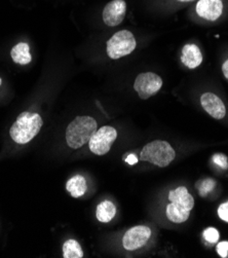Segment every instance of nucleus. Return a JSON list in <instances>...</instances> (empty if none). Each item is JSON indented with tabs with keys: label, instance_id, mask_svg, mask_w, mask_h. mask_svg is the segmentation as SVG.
Wrapping results in <instances>:
<instances>
[{
	"label": "nucleus",
	"instance_id": "dca6fc26",
	"mask_svg": "<svg viewBox=\"0 0 228 258\" xmlns=\"http://www.w3.org/2000/svg\"><path fill=\"white\" fill-rule=\"evenodd\" d=\"M116 214V207L111 201H103L101 202L96 210V217L97 219L102 222L107 223L110 222Z\"/></svg>",
	"mask_w": 228,
	"mask_h": 258
},
{
	"label": "nucleus",
	"instance_id": "0eeeda50",
	"mask_svg": "<svg viewBox=\"0 0 228 258\" xmlns=\"http://www.w3.org/2000/svg\"><path fill=\"white\" fill-rule=\"evenodd\" d=\"M151 237V229L146 225L130 228L122 238V246L128 251H135L147 244Z\"/></svg>",
	"mask_w": 228,
	"mask_h": 258
},
{
	"label": "nucleus",
	"instance_id": "9d476101",
	"mask_svg": "<svg viewBox=\"0 0 228 258\" xmlns=\"http://www.w3.org/2000/svg\"><path fill=\"white\" fill-rule=\"evenodd\" d=\"M224 5L222 0H198L195 6V13L201 19L215 22L221 18Z\"/></svg>",
	"mask_w": 228,
	"mask_h": 258
},
{
	"label": "nucleus",
	"instance_id": "39448f33",
	"mask_svg": "<svg viewBox=\"0 0 228 258\" xmlns=\"http://www.w3.org/2000/svg\"><path fill=\"white\" fill-rule=\"evenodd\" d=\"M117 138V131L113 126L104 125L95 132L89 141L90 150L96 156H104L111 149Z\"/></svg>",
	"mask_w": 228,
	"mask_h": 258
},
{
	"label": "nucleus",
	"instance_id": "aec40b11",
	"mask_svg": "<svg viewBox=\"0 0 228 258\" xmlns=\"http://www.w3.org/2000/svg\"><path fill=\"white\" fill-rule=\"evenodd\" d=\"M212 162L222 170H228V158L224 153H215L212 157Z\"/></svg>",
	"mask_w": 228,
	"mask_h": 258
},
{
	"label": "nucleus",
	"instance_id": "ddd939ff",
	"mask_svg": "<svg viewBox=\"0 0 228 258\" xmlns=\"http://www.w3.org/2000/svg\"><path fill=\"white\" fill-rule=\"evenodd\" d=\"M11 56L13 61L20 65H27L32 61L30 46L26 42H19L18 44H16L12 48Z\"/></svg>",
	"mask_w": 228,
	"mask_h": 258
},
{
	"label": "nucleus",
	"instance_id": "a878e982",
	"mask_svg": "<svg viewBox=\"0 0 228 258\" xmlns=\"http://www.w3.org/2000/svg\"><path fill=\"white\" fill-rule=\"evenodd\" d=\"M2 83H3V81H2V79H0V86H2Z\"/></svg>",
	"mask_w": 228,
	"mask_h": 258
},
{
	"label": "nucleus",
	"instance_id": "f257e3e1",
	"mask_svg": "<svg viewBox=\"0 0 228 258\" xmlns=\"http://www.w3.org/2000/svg\"><path fill=\"white\" fill-rule=\"evenodd\" d=\"M96 119L89 115L76 116L67 126L65 138L67 145L72 149H79L89 143L97 131Z\"/></svg>",
	"mask_w": 228,
	"mask_h": 258
},
{
	"label": "nucleus",
	"instance_id": "423d86ee",
	"mask_svg": "<svg viewBox=\"0 0 228 258\" xmlns=\"http://www.w3.org/2000/svg\"><path fill=\"white\" fill-rule=\"evenodd\" d=\"M162 77L154 72L140 73L135 80L134 90L142 100L155 96L163 88Z\"/></svg>",
	"mask_w": 228,
	"mask_h": 258
},
{
	"label": "nucleus",
	"instance_id": "5701e85b",
	"mask_svg": "<svg viewBox=\"0 0 228 258\" xmlns=\"http://www.w3.org/2000/svg\"><path fill=\"white\" fill-rule=\"evenodd\" d=\"M125 163H128L129 165H131V166H133V165H135V164H137L138 163V158L135 156V154H129L128 156V158L125 159Z\"/></svg>",
	"mask_w": 228,
	"mask_h": 258
},
{
	"label": "nucleus",
	"instance_id": "4be33fe9",
	"mask_svg": "<svg viewBox=\"0 0 228 258\" xmlns=\"http://www.w3.org/2000/svg\"><path fill=\"white\" fill-rule=\"evenodd\" d=\"M216 250L220 257L227 258L228 257V241L219 242L216 247Z\"/></svg>",
	"mask_w": 228,
	"mask_h": 258
},
{
	"label": "nucleus",
	"instance_id": "9b49d317",
	"mask_svg": "<svg viewBox=\"0 0 228 258\" xmlns=\"http://www.w3.org/2000/svg\"><path fill=\"white\" fill-rule=\"evenodd\" d=\"M181 62L188 69H195L204 60L201 50L195 43H186L181 51Z\"/></svg>",
	"mask_w": 228,
	"mask_h": 258
},
{
	"label": "nucleus",
	"instance_id": "4468645a",
	"mask_svg": "<svg viewBox=\"0 0 228 258\" xmlns=\"http://www.w3.org/2000/svg\"><path fill=\"white\" fill-rule=\"evenodd\" d=\"M166 214L167 217L170 221L174 223H183L186 220H188L190 216V211L185 209L182 206L175 204V203H170L167 206L166 209Z\"/></svg>",
	"mask_w": 228,
	"mask_h": 258
},
{
	"label": "nucleus",
	"instance_id": "412c9836",
	"mask_svg": "<svg viewBox=\"0 0 228 258\" xmlns=\"http://www.w3.org/2000/svg\"><path fill=\"white\" fill-rule=\"evenodd\" d=\"M217 213H218V216L221 220L225 221L228 223V201L222 203L219 207H218V210H217Z\"/></svg>",
	"mask_w": 228,
	"mask_h": 258
},
{
	"label": "nucleus",
	"instance_id": "2eb2a0df",
	"mask_svg": "<svg viewBox=\"0 0 228 258\" xmlns=\"http://www.w3.org/2000/svg\"><path fill=\"white\" fill-rule=\"evenodd\" d=\"M66 188L73 198H82L88 189L87 180L83 175H75L68 180Z\"/></svg>",
	"mask_w": 228,
	"mask_h": 258
},
{
	"label": "nucleus",
	"instance_id": "b1692460",
	"mask_svg": "<svg viewBox=\"0 0 228 258\" xmlns=\"http://www.w3.org/2000/svg\"><path fill=\"white\" fill-rule=\"evenodd\" d=\"M221 69H222V73H223L224 77H225V79H226L227 82H228V59H226V60L223 62Z\"/></svg>",
	"mask_w": 228,
	"mask_h": 258
},
{
	"label": "nucleus",
	"instance_id": "6ab92c4d",
	"mask_svg": "<svg viewBox=\"0 0 228 258\" xmlns=\"http://www.w3.org/2000/svg\"><path fill=\"white\" fill-rule=\"evenodd\" d=\"M202 236H204V239L210 244H216L219 242V239H220L219 231L215 227L206 228L204 230V233H202Z\"/></svg>",
	"mask_w": 228,
	"mask_h": 258
},
{
	"label": "nucleus",
	"instance_id": "f3484780",
	"mask_svg": "<svg viewBox=\"0 0 228 258\" xmlns=\"http://www.w3.org/2000/svg\"><path fill=\"white\" fill-rule=\"evenodd\" d=\"M64 258H83L84 251L81 244L76 240H67L63 245Z\"/></svg>",
	"mask_w": 228,
	"mask_h": 258
},
{
	"label": "nucleus",
	"instance_id": "1a4fd4ad",
	"mask_svg": "<svg viewBox=\"0 0 228 258\" xmlns=\"http://www.w3.org/2000/svg\"><path fill=\"white\" fill-rule=\"evenodd\" d=\"M200 105L211 117L215 119H222L226 115V106L224 102L212 92H206L201 95Z\"/></svg>",
	"mask_w": 228,
	"mask_h": 258
},
{
	"label": "nucleus",
	"instance_id": "6e6552de",
	"mask_svg": "<svg viewBox=\"0 0 228 258\" xmlns=\"http://www.w3.org/2000/svg\"><path fill=\"white\" fill-rule=\"evenodd\" d=\"M125 13L126 3L124 0H111L103 10V22L109 27H116L124 20Z\"/></svg>",
	"mask_w": 228,
	"mask_h": 258
},
{
	"label": "nucleus",
	"instance_id": "20e7f679",
	"mask_svg": "<svg viewBox=\"0 0 228 258\" xmlns=\"http://www.w3.org/2000/svg\"><path fill=\"white\" fill-rule=\"evenodd\" d=\"M137 46L134 34L129 30H120L114 33L107 41L106 51L112 60H118L132 54Z\"/></svg>",
	"mask_w": 228,
	"mask_h": 258
},
{
	"label": "nucleus",
	"instance_id": "393cba45",
	"mask_svg": "<svg viewBox=\"0 0 228 258\" xmlns=\"http://www.w3.org/2000/svg\"><path fill=\"white\" fill-rule=\"evenodd\" d=\"M179 3H190V2H194V0H177Z\"/></svg>",
	"mask_w": 228,
	"mask_h": 258
},
{
	"label": "nucleus",
	"instance_id": "a211bd4d",
	"mask_svg": "<svg viewBox=\"0 0 228 258\" xmlns=\"http://www.w3.org/2000/svg\"><path fill=\"white\" fill-rule=\"evenodd\" d=\"M215 187H216V181L212 178H205L197 184L198 194L202 198L207 197L210 192H212L215 189Z\"/></svg>",
	"mask_w": 228,
	"mask_h": 258
},
{
	"label": "nucleus",
	"instance_id": "f03ea898",
	"mask_svg": "<svg viewBox=\"0 0 228 258\" xmlns=\"http://www.w3.org/2000/svg\"><path fill=\"white\" fill-rule=\"evenodd\" d=\"M42 124V118L38 113L25 111L18 116L12 125L10 135L16 143L26 144L39 133Z\"/></svg>",
	"mask_w": 228,
	"mask_h": 258
},
{
	"label": "nucleus",
	"instance_id": "7ed1b4c3",
	"mask_svg": "<svg viewBox=\"0 0 228 258\" xmlns=\"http://www.w3.org/2000/svg\"><path fill=\"white\" fill-rule=\"evenodd\" d=\"M176 158L175 149L164 140H155L147 143L140 154V161L148 162L160 168L168 167Z\"/></svg>",
	"mask_w": 228,
	"mask_h": 258
},
{
	"label": "nucleus",
	"instance_id": "f8f14e48",
	"mask_svg": "<svg viewBox=\"0 0 228 258\" xmlns=\"http://www.w3.org/2000/svg\"><path fill=\"white\" fill-rule=\"evenodd\" d=\"M169 200L172 203L178 204L185 209L191 211L194 207V199L185 186H179L169 192Z\"/></svg>",
	"mask_w": 228,
	"mask_h": 258
}]
</instances>
